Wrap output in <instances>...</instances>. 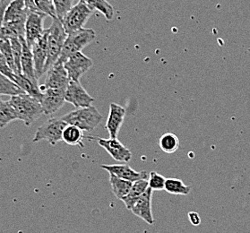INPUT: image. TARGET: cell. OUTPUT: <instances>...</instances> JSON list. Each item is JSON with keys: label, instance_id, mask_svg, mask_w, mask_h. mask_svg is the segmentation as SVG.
Listing matches in <instances>:
<instances>
[{"label": "cell", "instance_id": "ba28073f", "mask_svg": "<svg viewBox=\"0 0 250 233\" xmlns=\"http://www.w3.org/2000/svg\"><path fill=\"white\" fill-rule=\"evenodd\" d=\"M46 17V15L37 12H28L25 22V41L31 49L44 34L43 22Z\"/></svg>", "mask_w": 250, "mask_h": 233}, {"label": "cell", "instance_id": "6da1fadb", "mask_svg": "<svg viewBox=\"0 0 250 233\" xmlns=\"http://www.w3.org/2000/svg\"><path fill=\"white\" fill-rule=\"evenodd\" d=\"M17 113V120H22L25 126H31L35 120L44 114L40 100L26 93L12 96L9 100Z\"/></svg>", "mask_w": 250, "mask_h": 233}, {"label": "cell", "instance_id": "ac0fdd59", "mask_svg": "<svg viewBox=\"0 0 250 233\" xmlns=\"http://www.w3.org/2000/svg\"><path fill=\"white\" fill-rule=\"evenodd\" d=\"M22 43V55L21 60V67H22V74L29 77L33 81H38L35 69H34V61H33V55L32 49L26 43L25 38H21Z\"/></svg>", "mask_w": 250, "mask_h": 233}, {"label": "cell", "instance_id": "f1b7e54d", "mask_svg": "<svg viewBox=\"0 0 250 233\" xmlns=\"http://www.w3.org/2000/svg\"><path fill=\"white\" fill-rule=\"evenodd\" d=\"M11 42L13 56L16 64V75L22 74V67H21V60L22 55V43L21 38H13L10 40Z\"/></svg>", "mask_w": 250, "mask_h": 233}, {"label": "cell", "instance_id": "e575fe53", "mask_svg": "<svg viewBox=\"0 0 250 233\" xmlns=\"http://www.w3.org/2000/svg\"><path fill=\"white\" fill-rule=\"evenodd\" d=\"M188 217H189V219H190V222L194 224V225H199L200 223H201V219H200V216H199V214L197 213V212H191L188 213Z\"/></svg>", "mask_w": 250, "mask_h": 233}, {"label": "cell", "instance_id": "52a82bcc", "mask_svg": "<svg viewBox=\"0 0 250 233\" xmlns=\"http://www.w3.org/2000/svg\"><path fill=\"white\" fill-rule=\"evenodd\" d=\"M93 65V60L83 54L82 52H77L76 54L72 55L64 62V66L71 81L79 82L82 76Z\"/></svg>", "mask_w": 250, "mask_h": 233}, {"label": "cell", "instance_id": "cb8c5ba5", "mask_svg": "<svg viewBox=\"0 0 250 233\" xmlns=\"http://www.w3.org/2000/svg\"><path fill=\"white\" fill-rule=\"evenodd\" d=\"M83 132L76 126L68 125L63 133V141L70 146H80L83 145Z\"/></svg>", "mask_w": 250, "mask_h": 233}, {"label": "cell", "instance_id": "9a60e30c", "mask_svg": "<svg viewBox=\"0 0 250 233\" xmlns=\"http://www.w3.org/2000/svg\"><path fill=\"white\" fill-rule=\"evenodd\" d=\"M102 168L109 171V174H113L118 178L125 179L130 182H136L140 179H148L149 175L146 170L136 171L127 164H113V165H102Z\"/></svg>", "mask_w": 250, "mask_h": 233}, {"label": "cell", "instance_id": "d590c367", "mask_svg": "<svg viewBox=\"0 0 250 233\" xmlns=\"http://www.w3.org/2000/svg\"><path fill=\"white\" fill-rule=\"evenodd\" d=\"M2 102H3V101H2V100H1V99H0V103H2Z\"/></svg>", "mask_w": 250, "mask_h": 233}, {"label": "cell", "instance_id": "603a6c76", "mask_svg": "<svg viewBox=\"0 0 250 233\" xmlns=\"http://www.w3.org/2000/svg\"><path fill=\"white\" fill-rule=\"evenodd\" d=\"M91 9L97 10L102 13L107 20H111L114 17L115 11L113 6L107 0H80Z\"/></svg>", "mask_w": 250, "mask_h": 233}, {"label": "cell", "instance_id": "7c38bea8", "mask_svg": "<svg viewBox=\"0 0 250 233\" xmlns=\"http://www.w3.org/2000/svg\"><path fill=\"white\" fill-rule=\"evenodd\" d=\"M48 37L49 29H46L42 37L32 47L35 75L38 80L45 73V66L48 59Z\"/></svg>", "mask_w": 250, "mask_h": 233}, {"label": "cell", "instance_id": "9c48e42d", "mask_svg": "<svg viewBox=\"0 0 250 233\" xmlns=\"http://www.w3.org/2000/svg\"><path fill=\"white\" fill-rule=\"evenodd\" d=\"M65 99L66 103L73 104L77 108L91 107L94 102V99L82 86L79 82L71 80L65 90Z\"/></svg>", "mask_w": 250, "mask_h": 233}, {"label": "cell", "instance_id": "d6a6232c", "mask_svg": "<svg viewBox=\"0 0 250 233\" xmlns=\"http://www.w3.org/2000/svg\"><path fill=\"white\" fill-rule=\"evenodd\" d=\"M0 73L3 74L4 76H7L8 78H10L12 81L15 82L16 74L14 71L12 70L10 65H8L5 57L1 52H0Z\"/></svg>", "mask_w": 250, "mask_h": 233}, {"label": "cell", "instance_id": "4dcf8cb0", "mask_svg": "<svg viewBox=\"0 0 250 233\" xmlns=\"http://www.w3.org/2000/svg\"><path fill=\"white\" fill-rule=\"evenodd\" d=\"M166 179L163 175L157 173L155 171H152L149 174V188L152 191H162L165 190V183H166Z\"/></svg>", "mask_w": 250, "mask_h": 233}, {"label": "cell", "instance_id": "7402d4cb", "mask_svg": "<svg viewBox=\"0 0 250 233\" xmlns=\"http://www.w3.org/2000/svg\"><path fill=\"white\" fill-rule=\"evenodd\" d=\"M109 183L115 196L120 200L128 195L133 185V182L118 178L113 174H109Z\"/></svg>", "mask_w": 250, "mask_h": 233}, {"label": "cell", "instance_id": "30bf717a", "mask_svg": "<svg viewBox=\"0 0 250 233\" xmlns=\"http://www.w3.org/2000/svg\"><path fill=\"white\" fill-rule=\"evenodd\" d=\"M69 77L66 73L64 63L58 61L48 70V76L43 85H40L41 89H64L69 83Z\"/></svg>", "mask_w": 250, "mask_h": 233}, {"label": "cell", "instance_id": "836d02e7", "mask_svg": "<svg viewBox=\"0 0 250 233\" xmlns=\"http://www.w3.org/2000/svg\"><path fill=\"white\" fill-rule=\"evenodd\" d=\"M13 0H0V33L4 24V18L6 14V7Z\"/></svg>", "mask_w": 250, "mask_h": 233}, {"label": "cell", "instance_id": "7a4b0ae2", "mask_svg": "<svg viewBox=\"0 0 250 233\" xmlns=\"http://www.w3.org/2000/svg\"><path fill=\"white\" fill-rule=\"evenodd\" d=\"M67 34L63 27L62 22L59 18L52 20L51 26L49 28L48 37V59L45 66V72L54 65L60 59L62 49L65 44Z\"/></svg>", "mask_w": 250, "mask_h": 233}, {"label": "cell", "instance_id": "d6986e66", "mask_svg": "<svg viewBox=\"0 0 250 233\" xmlns=\"http://www.w3.org/2000/svg\"><path fill=\"white\" fill-rule=\"evenodd\" d=\"M15 83L19 85V87L22 89L23 92H25L28 95L32 97L36 98L42 100V92L40 89V85H38V81H33L30 79L27 76L20 74V75H16L15 78Z\"/></svg>", "mask_w": 250, "mask_h": 233}, {"label": "cell", "instance_id": "e0dca14e", "mask_svg": "<svg viewBox=\"0 0 250 233\" xmlns=\"http://www.w3.org/2000/svg\"><path fill=\"white\" fill-rule=\"evenodd\" d=\"M28 11L25 0H13L6 7L4 22H11L26 19Z\"/></svg>", "mask_w": 250, "mask_h": 233}, {"label": "cell", "instance_id": "4316f807", "mask_svg": "<svg viewBox=\"0 0 250 233\" xmlns=\"http://www.w3.org/2000/svg\"><path fill=\"white\" fill-rule=\"evenodd\" d=\"M165 190L172 195H187L190 193L191 188L179 179H167Z\"/></svg>", "mask_w": 250, "mask_h": 233}, {"label": "cell", "instance_id": "4fadbf2b", "mask_svg": "<svg viewBox=\"0 0 250 233\" xmlns=\"http://www.w3.org/2000/svg\"><path fill=\"white\" fill-rule=\"evenodd\" d=\"M99 145L104 148L117 162L128 163L132 158L130 150L122 145L118 138H99Z\"/></svg>", "mask_w": 250, "mask_h": 233}, {"label": "cell", "instance_id": "f546056e", "mask_svg": "<svg viewBox=\"0 0 250 233\" xmlns=\"http://www.w3.org/2000/svg\"><path fill=\"white\" fill-rule=\"evenodd\" d=\"M0 52L5 57L8 65H10L12 70L16 74V64L13 56V50H12L11 42L10 40H0Z\"/></svg>", "mask_w": 250, "mask_h": 233}, {"label": "cell", "instance_id": "5b68a950", "mask_svg": "<svg viewBox=\"0 0 250 233\" xmlns=\"http://www.w3.org/2000/svg\"><path fill=\"white\" fill-rule=\"evenodd\" d=\"M93 14V9L79 1L61 20L66 34H70L83 29V26Z\"/></svg>", "mask_w": 250, "mask_h": 233}, {"label": "cell", "instance_id": "44dd1931", "mask_svg": "<svg viewBox=\"0 0 250 233\" xmlns=\"http://www.w3.org/2000/svg\"><path fill=\"white\" fill-rule=\"evenodd\" d=\"M25 6L28 12H37L46 16L58 18L53 2L51 0H25Z\"/></svg>", "mask_w": 250, "mask_h": 233}, {"label": "cell", "instance_id": "74e56055", "mask_svg": "<svg viewBox=\"0 0 250 233\" xmlns=\"http://www.w3.org/2000/svg\"><path fill=\"white\" fill-rule=\"evenodd\" d=\"M51 1H52V0H51Z\"/></svg>", "mask_w": 250, "mask_h": 233}, {"label": "cell", "instance_id": "ffe728a7", "mask_svg": "<svg viewBox=\"0 0 250 233\" xmlns=\"http://www.w3.org/2000/svg\"><path fill=\"white\" fill-rule=\"evenodd\" d=\"M148 179H140V180H137L136 182H133L130 192L128 193V195L121 199L124 202L125 207L128 210H130L132 206H134V204L136 203V200L149 189Z\"/></svg>", "mask_w": 250, "mask_h": 233}, {"label": "cell", "instance_id": "2e32d148", "mask_svg": "<svg viewBox=\"0 0 250 233\" xmlns=\"http://www.w3.org/2000/svg\"><path fill=\"white\" fill-rule=\"evenodd\" d=\"M125 116V108L116 103L110 104L109 117L106 123V128L109 132L110 138H118V135L124 122Z\"/></svg>", "mask_w": 250, "mask_h": 233}, {"label": "cell", "instance_id": "1f68e13d", "mask_svg": "<svg viewBox=\"0 0 250 233\" xmlns=\"http://www.w3.org/2000/svg\"><path fill=\"white\" fill-rule=\"evenodd\" d=\"M52 2L54 5L57 17L60 19V21L65 17V15L73 7L72 6L73 0H52Z\"/></svg>", "mask_w": 250, "mask_h": 233}, {"label": "cell", "instance_id": "83f0119b", "mask_svg": "<svg viewBox=\"0 0 250 233\" xmlns=\"http://www.w3.org/2000/svg\"><path fill=\"white\" fill-rule=\"evenodd\" d=\"M17 120V113L12 107L9 101H3L2 103H0V127L4 128L9 123H11L12 121Z\"/></svg>", "mask_w": 250, "mask_h": 233}, {"label": "cell", "instance_id": "d4e9b609", "mask_svg": "<svg viewBox=\"0 0 250 233\" xmlns=\"http://www.w3.org/2000/svg\"><path fill=\"white\" fill-rule=\"evenodd\" d=\"M25 92L22 91L10 78L4 76L0 73V95H8V96H17L19 94H23Z\"/></svg>", "mask_w": 250, "mask_h": 233}, {"label": "cell", "instance_id": "484cf974", "mask_svg": "<svg viewBox=\"0 0 250 233\" xmlns=\"http://www.w3.org/2000/svg\"><path fill=\"white\" fill-rule=\"evenodd\" d=\"M180 139L173 133L164 134L159 142V146L163 152L166 153H174L180 148Z\"/></svg>", "mask_w": 250, "mask_h": 233}, {"label": "cell", "instance_id": "3957f363", "mask_svg": "<svg viewBox=\"0 0 250 233\" xmlns=\"http://www.w3.org/2000/svg\"><path fill=\"white\" fill-rule=\"evenodd\" d=\"M61 119L68 125L76 126L83 131L91 132L98 127L103 120V116L98 109L93 106L87 108H77L65 114Z\"/></svg>", "mask_w": 250, "mask_h": 233}, {"label": "cell", "instance_id": "277c9868", "mask_svg": "<svg viewBox=\"0 0 250 233\" xmlns=\"http://www.w3.org/2000/svg\"><path fill=\"white\" fill-rule=\"evenodd\" d=\"M96 34L93 29H81L75 33L67 34L65 44L58 61L64 63L72 55L82 52L87 45L95 40Z\"/></svg>", "mask_w": 250, "mask_h": 233}, {"label": "cell", "instance_id": "8d00e7d4", "mask_svg": "<svg viewBox=\"0 0 250 233\" xmlns=\"http://www.w3.org/2000/svg\"><path fill=\"white\" fill-rule=\"evenodd\" d=\"M249 51H250V49H249Z\"/></svg>", "mask_w": 250, "mask_h": 233}, {"label": "cell", "instance_id": "5bb4252c", "mask_svg": "<svg viewBox=\"0 0 250 233\" xmlns=\"http://www.w3.org/2000/svg\"><path fill=\"white\" fill-rule=\"evenodd\" d=\"M152 190L149 188L143 195L136 200L130 211L143 221L152 225L154 223L152 211Z\"/></svg>", "mask_w": 250, "mask_h": 233}, {"label": "cell", "instance_id": "8fae6325", "mask_svg": "<svg viewBox=\"0 0 250 233\" xmlns=\"http://www.w3.org/2000/svg\"><path fill=\"white\" fill-rule=\"evenodd\" d=\"M41 91L42 92L41 103L45 115L56 113L65 103L64 89H41Z\"/></svg>", "mask_w": 250, "mask_h": 233}, {"label": "cell", "instance_id": "8992f818", "mask_svg": "<svg viewBox=\"0 0 250 233\" xmlns=\"http://www.w3.org/2000/svg\"><path fill=\"white\" fill-rule=\"evenodd\" d=\"M68 124L61 118L49 119L39 127L33 142L47 141L52 146L63 141V133Z\"/></svg>", "mask_w": 250, "mask_h": 233}]
</instances>
